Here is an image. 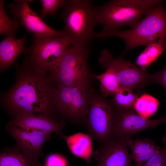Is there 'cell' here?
<instances>
[{"label":"cell","instance_id":"6da1fadb","mask_svg":"<svg viewBox=\"0 0 166 166\" xmlns=\"http://www.w3.org/2000/svg\"><path fill=\"white\" fill-rule=\"evenodd\" d=\"M46 72L26 62L21 76L8 93L6 100L7 105L16 116L50 113L54 88L45 76Z\"/></svg>","mask_w":166,"mask_h":166},{"label":"cell","instance_id":"7a4b0ae2","mask_svg":"<svg viewBox=\"0 0 166 166\" xmlns=\"http://www.w3.org/2000/svg\"><path fill=\"white\" fill-rule=\"evenodd\" d=\"M117 37L125 44L124 53L139 46L160 42L166 43V11L162 2L148 13L136 25L129 30H118L96 33L95 38L103 39Z\"/></svg>","mask_w":166,"mask_h":166},{"label":"cell","instance_id":"3957f363","mask_svg":"<svg viewBox=\"0 0 166 166\" xmlns=\"http://www.w3.org/2000/svg\"><path fill=\"white\" fill-rule=\"evenodd\" d=\"M96 7L90 0H70L62 7L59 16L63 19L62 37L74 47H87L92 41L97 24Z\"/></svg>","mask_w":166,"mask_h":166},{"label":"cell","instance_id":"277c9868","mask_svg":"<svg viewBox=\"0 0 166 166\" xmlns=\"http://www.w3.org/2000/svg\"><path fill=\"white\" fill-rule=\"evenodd\" d=\"M162 0H114L96 7L97 24L103 26L101 32L117 30L124 26L131 28Z\"/></svg>","mask_w":166,"mask_h":166},{"label":"cell","instance_id":"5b68a950","mask_svg":"<svg viewBox=\"0 0 166 166\" xmlns=\"http://www.w3.org/2000/svg\"><path fill=\"white\" fill-rule=\"evenodd\" d=\"M91 50L69 45L56 66L49 72L57 85L89 88L95 78L88 63Z\"/></svg>","mask_w":166,"mask_h":166},{"label":"cell","instance_id":"8992f818","mask_svg":"<svg viewBox=\"0 0 166 166\" xmlns=\"http://www.w3.org/2000/svg\"><path fill=\"white\" fill-rule=\"evenodd\" d=\"M95 91L93 88L57 85L53 91V106L71 122L85 125L89 102Z\"/></svg>","mask_w":166,"mask_h":166},{"label":"cell","instance_id":"52a82bcc","mask_svg":"<svg viewBox=\"0 0 166 166\" xmlns=\"http://www.w3.org/2000/svg\"><path fill=\"white\" fill-rule=\"evenodd\" d=\"M117 110L111 101L95 91L89 102L85 125L88 134L100 144L113 137Z\"/></svg>","mask_w":166,"mask_h":166},{"label":"cell","instance_id":"ba28073f","mask_svg":"<svg viewBox=\"0 0 166 166\" xmlns=\"http://www.w3.org/2000/svg\"><path fill=\"white\" fill-rule=\"evenodd\" d=\"M63 37H38L33 36L26 61L31 66L46 72L56 66L70 45Z\"/></svg>","mask_w":166,"mask_h":166},{"label":"cell","instance_id":"9c48e42d","mask_svg":"<svg viewBox=\"0 0 166 166\" xmlns=\"http://www.w3.org/2000/svg\"><path fill=\"white\" fill-rule=\"evenodd\" d=\"M98 62L102 68L113 70L121 87L135 89L139 95L142 89L148 84L150 74L121 57L114 58L108 49H104L101 51Z\"/></svg>","mask_w":166,"mask_h":166},{"label":"cell","instance_id":"30bf717a","mask_svg":"<svg viewBox=\"0 0 166 166\" xmlns=\"http://www.w3.org/2000/svg\"><path fill=\"white\" fill-rule=\"evenodd\" d=\"M22 0L8 5L10 13L13 16V19L19 26H22L28 32L38 37H62V30H55L47 25L38 15L36 11L30 8L28 2Z\"/></svg>","mask_w":166,"mask_h":166},{"label":"cell","instance_id":"8fae6325","mask_svg":"<svg viewBox=\"0 0 166 166\" xmlns=\"http://www.w3.org/2000/svg\"><path fill=\"white\" fill-rule=\"evenodd\" d=\"M128 139L113 136L100 144L92 155L97 166H130L131 158L128 150Z\"/></svg>","mask_w":166,"mask_h":166},{"label":"cell","instance_id":"7c38bea8","mask_svg":"<svg viewBox=\"0 0 166 166\" xmlns=\"http://www.w3.org/2000/svg\"><path fill=\"white\" fill-rule=\"evenodd\" d=\"M117 110L114 131V136L131 139L135 134L149 128H155L160 124H166V115L156 119L150 120L136 114L134 110Z\"/></svg>","mask_w":166,"mask_h":166},{"label":"cell","instance_id":"4fadbf2b","mask_svg":"<svg viewBox=\"0 0 166 166\" xmlns=\"http://www.w3.org/2000/svg\"><path fill=\"white\" fill-rule=\"evenodd\" d=\"M5 128L14 139L16 144L40 157L43 155V146L51 138L50 133L34 129L7 124Z\"/></svg>","mask_w":166,"mask_h":166},{"label":"cell","instance_id":"5bb4252c","mask_svg":"<svg viewBox=\"0 0 166 166\" xmlns=\"http://www.w3.org/2000/svg\"><path fill=\"white\" fill-rule=\"evenodd\" d=\"M7 124L34 129L50 133L54 132L61 137L64 135L62 130L65 123L62 120L58 121L53 119L49 114L27 113L16 116Z\"/></svg>","mask_w":166,"mask_h":166},{"label":"cell","instance_id":"9a60e30c","mask_svg":"<svg viewBox=\"0 0 166 166\" xmlns=\"http://www.w3.org/2000/svg\"><path fill=\"white\" fill-rule=\"evenodd\" d=\"M40 158L16 144L1 152L0 166H37Z\"/></svg>","mask_w":166,"mask_h":166},{"label":"cell","instance_id":"2e32d148","mask_svg":"<svg viewBox=\"0 0 166 166\" xmlns=\"http://www.w3.org/2000/svg\"><path fill=\"white\" fill-rule=\"evenodd\" d=\"M26 36L18 39L15 36H6L0 43V66L1 70L12 64L18 56L28 52L25 45Z\"/></svg>","mask_w":166,"mask_h":166},{"label":"cell","instance_id":"e0dca14e","mask_svg":"<svg viewBox=\"0 0 166 166\" xmlns=\"http://www.w3.org/2000/svg\"><path fill=\"white\" fill-rule=\"evenodd\" d=\"M128 146L131 150V159L137 166L145 163L158 152L159 147L155 142L148 139H128Z\"/></svg>","mask_w":166,"mask_h":166},{"label":"cell","instance_id":"ac0fdd59","mask_svg":"<svg viewBox=\"0 0 166 166\" xmlns=\"http://www.w3.org/2000/svg\"><path fill=\"white\" fill-rule=\"evenodd\" d=\"M61 138L66 141L71 153L84 159L90 163L92 154V138L88 134L78 132L69 136L63 135Z\"/></svg>","mask_w":166,"mask_h":166},{"label":"cell","instance_id":"d6986e66","mask_svg":"<svg viewBox=\"0 0 166 166\" xmlns=\"http://www.w3.org/2000/svg\"><path fill=\"white\" fill-rule=\"evenodd\" d=\"M104 73L95 76L100 82V91L103 97L113 96L120 89L121 85L115 72L110 68L106 69Z\"/></svg>","mask_w":166,"mask_h":166},{"label":"cell","instance_id":"ffe728a7","mask_svg":"<svg viewBox=\"0 0 166 166\" xmlns=\"http://www.w3.org/2000/svg\"><path fill=\"white\" fill-rule=\"evenodd\" d=\"M139 95L130 88L121 87L113 96L111 101L117 110H134V105Z\"/></svg>","mask_w":166,"mask_h":166},{"label":"cell","instance_id":"44dd1931","mask_svg":"<svg viewBox=\"0 0 166 166\" xmlns=\"http://www.w3.org/2000/svg\"><path fill=\"white\" fill-rule=\"evenodd\" d=\"M159 103L160 101L156 98L144 93L136 100L134 110L139 115L148 119L156 112Z\"/></svg>","mask_w":166,"mask_h":166},{"label":"cell","instance_id":"7402d4cb","mask_svg":"<svg viewBox=\"0 0 166 166\" xmlns=\"http://www.w3.org/2000/svg\"><path fill=\"white\" fill-rule=\"evenodd\" d=\"M165 45L160 42L151 44L137 57L136 64L144 71L156 61L165 49Z\"/></svg>","mask_w":166,"mask_h":166},{"label":"cell","instance_id":"603a6c76","mask_svg":"<svg viewBox=\"0 0 166 166\" xmlns=\"http://www.w3.org/2000/svg\"><path fill=\"white\" fill-rule=\"evenodd\" d=\"M19 25L13 19H11L6 13L4 1H0V34L6 36H14L15 31Z\"/></svg>","mask_w":166,"mask_h":166},{"label":"cell","instance_id":"cb8c5ba5","mask_svg":"<svg viewBox=\"0 0 166 166\" xmlns=\"http://www.w3.org/2000/svg\"><path fill=\"white\" fill-rule=\"evenodd\" d=\"M42 6L41 18L44 19L48 14L55 16L58 10L62 7L67 1L65 0H41Z\"/></svg>","mask_w":166,"mask_h":166},{"label":"cell","instance_id":"d4e9b609","mask_svg":"<svg viewBox=\"0 0 166 166\" xmlns=\"http://www.w3.org/2000/svg\"><path fill=\"white\" fill-rule=\"evenodd\" d=\"M135 166H136L135 164ZM139 166H166V152L163 147L159 148L157 152L145 163Z\"/></svg>","mask_w":166,"mask_h":166},{"label":"cell","instance_id":"484cf974","mask_svg":"<svg viewBox=\"0 0 166 166\" xmlns=\"http://www.w3.org/2000/svg\"><path fill=\"white\" fill-rule=\"evenodd\" d=\"M42 166H67V161L65 158L57 154H51L46 157L45 164Z\"/></svg>","mask_w":166,"mask_h":166},{"label":"cell","instance_id":"4316f807","mask_svg":"<svg viewBox=\"0 0 166 166\" xmlns=\"http://www.w3.org/2000/svg\"><path fill=\"white\" fill-rule=\"evenodd\" d=\"M153 83L161 85L166 91V65L159 72L150 74L148 84Z\"/></svg>","mask_w":166,"mask_h":166},{"label":"cell","instance_id":"83f0119b","mask_svg":"<svg viewBox=\"0 0 166 166\" xmlns=\"http://www.w3.org/2000/svg\"><path fill=\"white\" fill-rule=\"evenodd\" d=\"M162 140L164 144L165 147L164 148L166 152V134L164 137L162 138Z\"/></svg>","mask_w":166,"mask_h":166},{"label":"cell","instance_id":"f1b7e54d","mask_svg":"<svg viewBox=\"0 0 166 166\" xmlns=\"http://www.w3.org/2000/svg\"><path fill=\"white\" fill-rule=\"evenodd\" d=\"M130 166H135V164L132 163Z\"/></svg>","mask_w":166,"mask_h":166},{"label":"cell","instance_id":"f546056e","mask_svg":"<svg viewBox=\"0 0 166 166\" xmlns=\"http://www.w3.org/2000/svg\"><path fill=\"white\" fill-rule=\"evenodd\" d=\"M37 166H41V165L40 164H38V165H37Z\"/></svg>","mask_w":166,"mask_h":166}]
</instances>
